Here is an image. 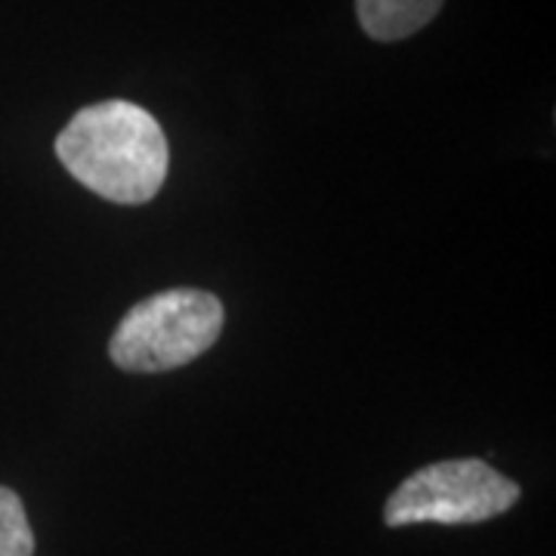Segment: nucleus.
Returning <instances> with one entry per match:
<instances>
[{
    "mask_svg": "<svg viewBox=\"0 0 556 556\" xmlns=\"http://www.w3.org/2000/svg\"><path fill=\"white\" fill-rule=\"evenodd\" d=\"M519 501V485L477 457L439 460L417 470L387 501V526H470L507 514Z\"/></svg>",
    "mask_w": 556,
    "mask_h": 556,
    "instance_id": "3",
    "label": "nucleus"
},
{
    "mask_svg": "<svg viewBox=\"0 0 556 556\" xmlns=\"http://www.w3.org/2000/svg\"><path fill=\"white\" fill-rule=\"evenodd\" d=\"M35 535L16 492L0 485V556H31Z\"/></svg>",
    "mask_w": 556,
    "mask_h": 556,
    "instance_id": "5",
    "label": "nucleus"
},
{
    "mask_svg": "<svg viewBox=\"0 0 556 556\" xmlns=\"http://www.w3.org/2000/svg\"><path fill=\"white\" fill-rule=\"evenodd\" d=\"M445 0H356L358 25L368 38H412L424 25L437 20Z\"/></svg>",
    "mask_w": 556,
    "mask_h": 556,
    "instance_id": "4",
    "label": "nucleus"
},
{
    "mask_svg": "<svg viewBox=\"0 0 556 556\" xmlns=\"http://www.w3.org/2000/svg\"><path fill=\"white\" fill-rule=\"evenodd\" d=\"M223 321L226 313L214 294L195 288H174L139 300L121 318L109 353L124 371H170L204 356L217 343Z\"/></svg>",
    "mask_w": 556,
    "mask_h": 556,
    "instance_id": "2",
    "label": "nucleus"
},
{
    "mask_svg": "<svg viewBox=\"0 0 556 556\" xmlns=\"http://www.w3.org/2000/svg\"><path fill=\"white\" fill-rule=\"evenodd\" d=\"M56 155L80 186L115 204L155 199L170 164L159 121L127 100L80 109L56 137Z\"/></svg>",
    "mask_w": 556,
    "mask_h": 556,
    "instance_id": "1",
    "label": "nucleus"
}]
</instances>
